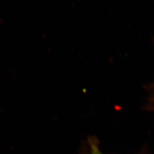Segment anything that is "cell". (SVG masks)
<instances>
[{"instance_id": "1", "label": "cell", "mask_w": 154, "mask_h": 154, "mask_svg": "<svg viewBox=\"0 0 154 154\" xmlns=\"http://www.w3.org/2000/svg\"><path fill=\"white\" fill-rule=\"evenodd\" d=\"M89 154H105L100 151L97 144L93 141L90 143V151Z\"/></svg>"}]
</instances>
